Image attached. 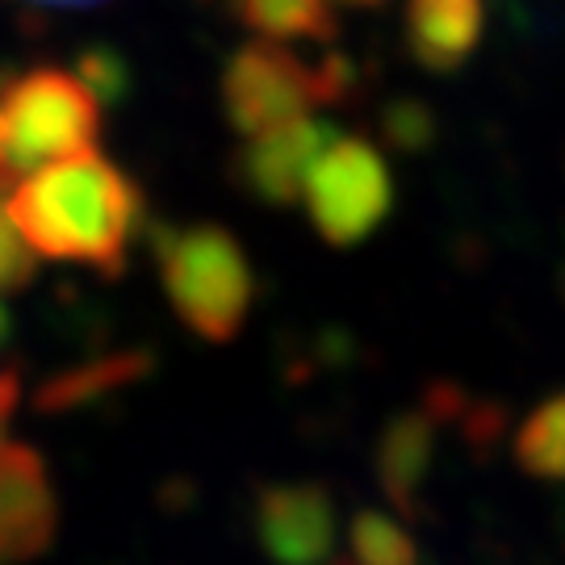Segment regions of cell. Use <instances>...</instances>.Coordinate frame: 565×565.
<instances>
[{"label": "cell", "mask_w": 565, "mask_h": 565, "mask_svg": "<svg viewBox=\"0 0 565 565\" xmlns=\"http://www.w3.org/2000/svg\"><path fill=\"white\" fill-rule=\"evenodd\" d=\"M348 4H382V0H348Z\"/></svg>", "instance_id": "22"}, {"label": "cell", "mask_w": 565, "mask_h": 565, "mask_svg": "<svg viewBox=\"0 0 565 565\" xmlns=\"http://www.w3.org/2000/svg\"><path fill=\"white\" fill-rule=\"evenodd\" d=\"M431 130H436V121H431V109L419 102H398L390 105V114H385V135L394 147H403V151H419L431 142Z\"/></svg>", "instance_id": "17"}, {"label": "cell", "mask_w": 565, "mask_h": 565, "mask_svg": "<svg viewBox=\"0 0 565 565\" xmlns=\"http://www.w3.org/2000/svg\"><path fill=\"white\" fill-rule=\"evenodd\" d=\"M223 102L235 130L260 135L281 121L310 118V109L327 105L323 72L277 42H247L226 63Z\"/></svg>", "instance_id": "5"}, {"label": "cell", "mask_w": 565, "mask_h": 565, "mask_svg": "<svg viewBox=\"0 0 565 565\" xmlns=\"http://www.w3.org/2000/svg\"><path fill=\"white\" fill-rule=\"evenodd\" d=\"M0 168H4V118H0Z\"/></svg>", "instance_id": "21"}, {"label": "cell", "mask_w": 565, "mask_h": 565, "mask_svg": "<svg viewBox=\"0 0 565 565\" xmlns=\"http://www.w3.org/2000/svg\"><path fill=\"white\" fill-rule=\"evenodd\" d=\"M34 4H97V0H34Z\"/></svg>", "instance_id": "20"}, {"label": "cell", "mask_w": 565, "mask_h": 565, "mask_svg": "<svg viewBox=\"0 0 565 565\" xmlns=\"http://www.w3.org/2000/svg\"><path fill=\"white\" fill-rule=\"evenodd\" d=\"M156 373V352L151 348H118V352H102L88 361L72 364L51 373L34 394L39 415H72L84 406L105 403L109 394L130 390V385L147 382Z\"/></svg>", "instance_id": "10"}, {"label": "cell", "mask_w": 565, "mask_h": 565, "mask_svg": "<svg viewBox=\"0 0 565 565\" xmlns=\"http://www.w3.org/2000/svg\"><path fill=\"white\" fill-rule=\"evenodd\" d=\"M4 189V184H0ZM39 277V264H34V247L21 239L18 223L9 218V205L0 202V294H13Z\"/></svg>", "instance_id": "16"}, {"label": "cell", "mask_w": 565, "mask_h": 565, "mask_svg": "<svg viewBox=\"0 0 565 565\" xmlns=\"http://www.w3.org/2000/svg\"><path fill=\"white\" fill-rule=\"evenodd\" d=\"M331 565H356V562H331Z\"/></svg>", "instance_id": "23"}, {"label": "cell", "mask_w": 565, "mask_h": 565, "mask_svg": "<svg viewBox=\"0 0 565 565\" xmlns=\"http://www.w3.org/2000/svg\"><path fill=\"white\" fill-rule=\"evenodd\" d=\"M335 139L327 121L298 118L281 121L273 130H260L235 160V181L268 205H294L306 184V172L315 156Z\"/></svg>", "instance_id": "8"}, {"label": "cell", "mask_w": 565, "mask_h": 565, "mask_svg": "<svg viewBox=\"0 0 565 565\" xmlns=\"http://www.w3.org/2000/svg\"><path fill=\"white\" fill-rule=\"evenodd\" d=\"M256 536L273 565H323L335 545V499L319 482H268L256 494Z\"/></svg>", "instance_id": "6"}, {"label": "cell", "mask_w": 565, "mask_h": 565, "mask_svg": "<svg viewBox=\"0 0 565 565\" xmlns=\"http://www.w3.org/2000/svg\"><path fill=\"white\" fill-rule=\"evenodd\" d=\"M76 76L102 105H121L130 97V63L114 46H88L76 63Z\"/></svg>", "instance_id": "15"}, {"label": "cell", "mask_w": 565, "mask_h": 565, "mask_svg": "<svg viewBox=\"0 0 565 565\" xmlns=\"http://www.w3.org/2000/svg\"><path fill=\"white\" fill-rule=\"evenodd\" d=\"M302 193L310 218L331 247H352L369 239L394 202L390 168L377 156V147L364 139H348V135H335L315 156Z\"/></svg>", "instance_id": "4"}, {"label": "cell", "mask_w": 565, "mask_h": 565, "mask_svg": "<svg viewBox=\"0 0 565 565\" xmlns=\"http://www.w3.org/2000/svg\"><path fill=\"white\" fill-rule=\"evenodd\" d=\"M352 553L356 565H419L415 536L385 511H361L352 520Z\"/></svg>", "instance_id": "14"}, {"label": "cell", "mask_w": 565, "mask_h": 565, "mask_svg": "<svg viewBox=\"0 0 565 565\" xmlns=\"http://www.w3.org/2000/svg\"><path fill=\"white\" fill-rule=\"evenodd\" d=\"M515 465L541 478V482H565V394H553L527 415L515 431Z\"/></svg>", "instance_id": "13"}, {"label": "cell", "mask_w": 565, "mask_h": 565, "mask_svg": "<svg viewBox=\"0 0 565 565\" xmlns=\"http://www.w3.org/2000/svg\"><path fill=\"white\" fill-rule=\"evenodd\" d=\"M9 218L39 256L121 277L142 218V193L105 156L81 151L21 177L9 193Z\"/></svg>", "instance_id": "1"}, {"label": "cell", "mask_w": 565, "mask_h": 565, "mask_svg": "<svg viewBox=\"0 0 565 565\" xmlns=\"http://www.w3.org/2000/svg\"><path fill=\"white\" fill-rule=\"evenodd\" d=\"M4 118V168L0 184L39 172L42 163L93 151L102 139V102L84 88L81 76L63 67H34L4 84L0 93Z\"/></svg>", "instance_id": "3"}, {"label": "cell", "mask_w": 565, "mask_h": 565, "mask_svg": "<svg viewBox=\"0 0 565 565\" xmlns=\"http://www.w3.org/2000/svg\"><path fill=\"white\" fill-rule=\"evenodd\" d=\"M13 343V315L4 310V302H0V352Z\"/></svg>", "instance_id": "19"}, {"label": "cell", "mask_w": 565, "mask_h": 565, "mask_svg": "<svg viewBox=\"0 0 565 565\" xmlns=\"http://www.w3.org/2000/svg\"><path fill=\"white\" fill-rule=\"evenodd\" d=\"M445 424L427 403L394 411L385 419L377 448H373V469H377V486L390 503L398 507V515L419 520L427 507V478H431V461H436V427Z\"/></svg>", "instance_id": "9"}, {"label": "cell", "mask_w": 565, "mask_h": 565, "mask_svg": "<svg viewBox=\"0 0 565 565\" xmlns=\"http://www.w3.org/2000/svg\"><path fill=\"white\" fill-rule=\"evenodd\" d=\"M151 247L177 319L210 343L235 340L256 294V277L239 239L210 223L151 226Z\"/></svg>", "instance_id": "2"}, {"label": "cell", "mask_w": 565, "mask_h": 565, "mask_svg": "<svg viewBox=\"0 0 565 565\" xmlns=\"http://www.w3.org/2000/svg\"><path fill=\"white\" fill-rule=\"evenodd\" d=\"M21 406V373L18 369H0V436L13 419V411Z\"/></svg>", "instance_id": "18"}, {"label": "cell", "mask_w": 565, "mask_h": 565, "mask_svg": "<svg viewBox=\"0 0 565 565\" xmlns=\"http://www.w3.org/2000/svg\"><path fill=\"white\" fill-rule=\"evenodd\" d=\"M482 0H411L406 39L427 72H457L482 39Z\"/></svg>", "instance_id": "11"}, {"label": "cell", "mask_w": 565, "mask_h": 565, "mask_svg": "<svg viewBox=\"0 0 565 565\" xmlns=\"http://www.w3.org/2000/svg\"><path fill=\"white\" fill-rule=\"evenodd\" d=\"M60 503L34 448L0 445V565L34 562L55 545Z\"/></svg>", "instance_id": "7"}, {"label": "cell", "mask_w": 565, "mask_h": 565, "mask_svg": "<svg viewBox=\"0 0 565 565\" xmlns=\"http://www.w3.org/2000/svg\"><path fill=\"white\" fill-rule=\"evenodd\" d=\"M235 18L252 25L264 39H306L331 42L335 18L327 0H231Z\"/></svg>", "instance_id": "12"}]
</instances>
